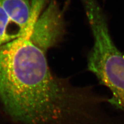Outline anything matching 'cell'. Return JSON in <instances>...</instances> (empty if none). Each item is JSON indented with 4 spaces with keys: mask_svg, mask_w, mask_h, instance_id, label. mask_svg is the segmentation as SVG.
I'll return each instance as SVG.
<instances>
[{
    "mask_svg": "<svg viewBox=\"0 0 124 124\" xmlns=\"http://www.w3.org/2000/svg\"><path fill=\"white\" fill-rule=\"evenodd\" d=\"M46 52L23 34L0 48V101L18 124H116L111 98L50 69Z\"/></svg>",
    "mask_w": 124,
    "mask_h": 124,
    "instance_id": "6da1fadb",
    "label": "cell"
},
{
    "mask_svg": "<svg viewBox=\"0 0 124 124\" xmlns=\"http://www.w3.org/2000/svg\"><path fill=\"white\" fill-rule=\"evenodd\" d=\"M94 45L87 56V68L112 93L111 103L124 111V54L116 47L108 29L93 32Z\"/></svg>",
    "mask_w": 124,
    "mask_h": 124,
    "instance_id": "7a4b0ae2",
    "label": "cell"
},
{
    "mask_svg": "<svg viewBox=\"0 0 124 124\" xmlns=\"http://www.w3.org/2000/svg\"><path fill=\"white\" fill-rule=\"evenodd\" d=\"M31 14L30 0H0V48L22 35Z\"/></svg>",
    "mask_w": 124,
    "mask_h": 124,
    "instance_id": "3957f363",
    "label": "cell"
},
{
    "mask_svg": "<svg viewBox=\"0 0 124 124\" xmlns=\"http://www.w3.org/2000/svg\"><path fill=\"white\" fill-rule=\"evenodd\" d=\"M59 13L55 4H51L34 25L31 39L46 52L59 37L61 25Z\"/></svg>",
    "mask_w": 124,
    "mask_h": 124,
    "instance_id": "277c9868",
    "label": "cell"
}]
</instances>
